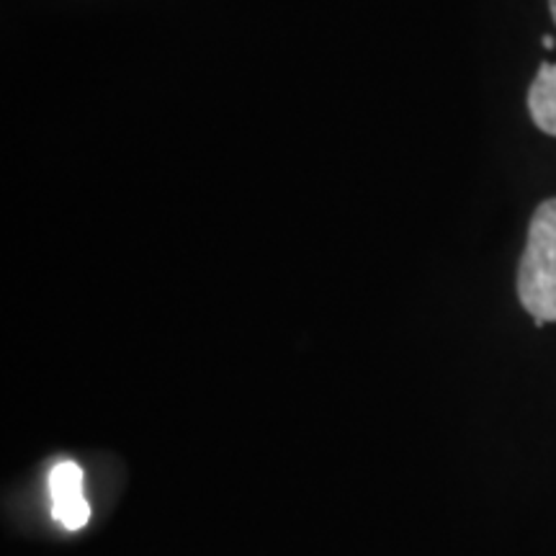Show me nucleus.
I'll return each mask as SVG.
<instances>
[{
  "label": "nucleus",
  "mask_w": 556,
  "mask_h": 556,
  "mask_svg": "<svg viewBox=\"0 0 556 556\" xmlns=\"http://www.w3.org/2000/svg\"><path fill=\"white\" fill-rule=\"evenodd\" d=\"M548 9H552V16L556 21V0H548Z\"/></svg>",
  "instance_id": "39448f33"
},
{
  "label": "nucleus",
  "mask_w": 556,
  "mask_h": 556,
  "mask_svg": "<svg viewBox=\"0 0 556 556\" xmlns=\"http://www.w3.org/2000/svg\"><path fill=\"white\" fill-rule=\"evenodd\" d=\"M541 45H544L546 50H554V47H556V41H554L552 37H548V34H544V37H541Z\"/></svg>",
  "instance_id": "20e7f679"
},
{
  "label": "nucleus",
  "mask_w": 556,
  "mask_h": 556,
  "mask_svg": "<svg viewBox=\"0 0 556 556\" xmlns=\"http://www.w3.org/2000/svg\"><path fill=\"white\" fill-rule=\"evenodd\" d=\"M518 296L536 325L556 323V199L541 201L518 266Z\"/></svg>",
  "instance_id": "f257e3e1"
},
{
  "label": "nucleus",
  "mask_w": 556,
  "mask_h": 556,
  "mask_svg": "<svg viewBox=\"0 0 556 556\" xmlns=\"http://www.w3.org/2000/svg\"><path fill=\"white\" fill-rule=\"evenodd\" d=\"M52 516L67 531H80L90 520V505L83 495V469L75 462H60L50 475Z\"/></svg>",
  "instance_id": "f03ea898"
},
{
  "label": "nucleus",
  "mask_w": 556,
  "mask_h": 556,
  "mask_svg": "<svg viewBox=\"0 0 556 556\" xmlns=\"http://www.w3.org/2000/svg\"><path fill=\"white\" fill-rule=\"evenodd\" d=\"M531 119L548 137H556V62H544L528 90Z\"/></svg>",
  "instance_id": "7ed1b4c3"
}]
</instances>
